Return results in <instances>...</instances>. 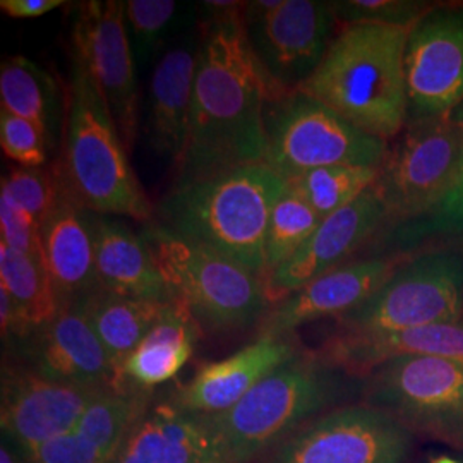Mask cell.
<instances>
[{
    "mask_svg": "<svg viewBox=\"0 0 463 463\" xmlns=\"http://www.w3.org/2000/svg\"><path fill=\"white\" fill-rule=\"evenodd\" d=\"M244 14L208 17L201 30L189 131L175 183L265 162L268 103L288 93L273 83L250 49Z\"/></svg>",
    "mask_w": 463,
    "mask_h": 463,
    "instance_id": "6da1fadb",
    "label": "cell"
},
{
    "mask_svg": "<svg viewBox=\"0 0 463 463\" xmlns=\"http://www.w3.org/2000/svg\"><path fill=\"white\" fill-rule=\"evenodd\" d=\"M285 187V179L266 162L174 183L155 208L153 223L265 279L268 220Z\"/></svg>",
    "mask_w": 463,
    "mask_h": 463,
    "instance_id": "7a4b0ae2",
    "label": "cell"
},
{
    "mask_svg": "<svg viewBox=\"0 0 463 463\" xmlns=\"http://www.w3.org/2000/svg\"><path fill=\"white\" fill-rule=\"evenodd\" d=\"M412 26L352 23L335 34L323 62L298 91L384 141L407 124L405 50Z\"/></svg>",
    "mask_w": 463,
    "mask_h": 463,
    "instance_id": "3957f363",
    "label": "cell"
},
{
    "mask_svg": "<svg viewBox=\"0 0 463 463\" xmlns=\"http://www.w3.org/2000/svg\"><path fill=\"white\" fill-rule=\"evenodd\" d=\"M62 160L69 194L97 215L153 222L155 206L134 174L110 110L83 62L72 55L66 88Z\"/></svg>",
    "mask_w": 463,
    "mask_h": 463,
    "instance_id": "277c9868",
    "label": "cell"
},
{
    "mask_svg": "<svg viewBox=\"0 0 463 463\" xmlns=\"http://www.w3.org/2000/svg\"><path fill=\"white\" fill-rule=\"evenodd\" d=\"M347 374L317 354L300 352L280 365L232 409L210 414L229 463H249L277 447L345 395Z\"/></svg>",
    "mask_w": 463,
    "mask_h": 463,
    "instance_id": "5b68a950",
    "label": "cell"
},
{
    "mask_svg": "<svg viewBox=\"0 0 463 463\" xmlns=\"http://www.w3.org/2000/svg\"><path fill=\"white\" fill-rule=\"evenodd\" d=\"M170 290L204 333L225 335L261 323L265 279L203 244L149 222L141 232Z\"/></svg>",
    "mask_w": 463,
    "mask_h": 463,
    "instance_id": "8992f818",
    "label": "cell"
},
{
    "mask_svg": "<svg viewBox=\"0 0 463 463\" xmlns=\"http://www.w3.org/2000/svg\"><path fill=\"white\" fill-rule=\"evenodd\" d=\"M266 137L265 162L285 181L323 166L381 168L388 158V141L298 90L268 103Z\"/></svg>",
    "mask_w": 463,
    "mask_h": 463,
    "instance_id": "52a82bcc",
    "label": "cell"
},
{
    "mask_svg": "<svg viewBox=\"0 0 463 463\" xmlns=\"http://www.w3.org/2000/svg\"><path fill=\"white\" fill-rule=\"evenodd\" d=\"M463 254L428 252L397 268L380 290L336 317V335H374L460 323Z\"/></svg>",
    "mask_w": 463,
    "mask_h": 463,
    "instance_id": "ba28073f",
    "label": "cell"
},
{
    "mask_svg": "<svg viewBox=\"0 0 463 463\" xmlns=\"http://www.w3.org/2000/svg\"><path fill=\"white\" fill-rule=\"evenodd\" d=\"M365 380V403L414 434L463 449V365L422 355L395 357Z\"/></svg>",
    "mask_w": 463,
    "mask_h": 463,
    "instance_id": "9c48e42d",
    "label": "cell"
},
{
    "mask_svg": "<svg viewBox=\"0 0 463 463\" xmlns=\"http://www.w3.org/2000/svg\"><path fill=\"white\" fill-rule=\"evenodd\" d=\"M462 155L458 117L411 124L374 184L388 216L414 220L432 213L457 185Z\"/></svg>",
    "mask_w": 463,
    "mask_h": 463,
    "instance_id": "30bf717a",
    "label": "cell"
},
{
    "mask_svg": "<svg viewBox=\"0 0 463 463\" xmlns=\"http://www.w3.org/2000/svg\"><path fill=\"white\" fill-rule=\"evenodd\" d=\"M412 430L369 403L333 409L280 441L265 463H407Z\"/></svg>",
    "mask_w": 463,
    "mask_h": 463,
    "instance_id": "8fae6325",
    "label": "cell"
},
{
    "mask_svg": "<svg viewBox=\"0 0 463 463\" xmlns=\"http://www.w3.org/2000/svg\"><path fill=\"white\" fill-rule=\"evenodd\" d=\"M330 2L258 0L248 2L244 23L249 45L266 74L292 93L313 76L335 36Z\"/></svg>",
    "mask_w": 463,
    "mask_h": 463,
    "instance_id": "7c38bea8",
    "label": "cell"
},
{
    "mask_svg": "<svg viewBox=\"0 0 463 463\" xmlns=\"http://www.w3.org/2000/svg\"><path fill=\"white\" fill-rule=\"evenodd\" d=\"M71 38L72 55L93 76L117 133L128 153H133L139 129V99L124 2L91 0L80 4Z\"/></svg>",
    "mask_w": 463,
    "mask_h": 463,
    "instance_id": "4fadbf2b",
    "label": "cell"
},
{
    "mask_svg": "<svg viewBox=\"0 0 463 463\" xmlns=\"http://www.w3.org/2000/svg\"><path fill=\"white\" fill-rule=\"evenodd\" d=\"M407 122L449 116L463 101V13L436 11L417 21L405 50Z\"/></svg>",
    "mask_w": 463,
    "mask_h": 463,
    "instance_id": "5bb4252c",
    "label": "cell"
},
{
    "mask_svg": "<svg viewBox=\"0 0 463 463\" xmlns=\"http://www.w3.org/2000/svg\"><path fill=\"white\" fill-rule=\"evenodd\" d=\"M103 392L49 380L33 369L4 367L2 430L21 453H28L72 430Z\"/></svg>",
    "mask_w": 463,
    "mask_h": 463,
    "instance_id": "9a60e30c",
    "label": "cell"
},
{
    "mask_svg": "<svg viewBox=\"0 0 463 463\" xmlns=\"http://www.w3.org/2000/svg\"><path fill=\"white\" fill-rule=\"evenodd\" d=\"M388 218L374 185L347 208L325 218L311 239L285 265L266 277L268 304L280 302L317 277L342 266Z\"/></svg>",
    "mask_w": 463,
    "mask_h": 463,
    "instance_id": "2e32d148",
    "label": "cell"
},
{
    "mask_svg": "<svg viewBox=\"0 0 463 463\" xmlns=\"http://www.w3.org/2000/svg\"><path fill=\"white\" fill-rule=\"evenodd\" d=\"M32 369L49 380L99 390H126L99 344L83 300L64 306L57 317L26 342Z\"/></svg>",
    "mask_w": 463,
    "mask_h": 463,
    "instance_id": "e0dca14e",
    "label": "cell"
},
{
    "mask_svg": "<svg viewBox=\"0 0 463 463\" xmlns=\"http://www.w3.org/2000/svg\"><path fill=\"white\" fill-rule=\"evenodd\" d=\"M393 266L388 260L371 258L331 269L269 306L260 323V335L287 336L321 317L347 315L380 290L395 271Z\"/></svg>",
    "mask_w": 463,
    "mask_h": 463,
    "instance_id": "ac0fdd59",
    "label": "cell"
},
{
    "mask_svg": "<svg viewBox=\"0 0 463 463\" xmlns=\"http://www.w3.org/2000/svg\"><path fill=\"white\" fill-rule=\"evenodd\" d=\"M292 335H260L229 357L204 364L172 398V405L187 414H220L300 354Z\"/></svg>",
    "mask_w": 463,
    "mask_h": 463,
    "instance_id": "d6986e66",
    "label": "cell"
},
{
    "mask_svg": "<svg viewBox=\"0 0 463 463\" xmlns=\"http://www.w3.org/2000/svg\"><path fill=\"white\" fill-rule=\"evenodd\" d=\"M105 463H229L210 415L149 405Z\"/></svg>",
    "mask_w": 463,
    "mask_h": 463,
    "instance_id": "ffe728a7",
    "label": "cell"
},
{
    "mask_svg": "<svg viewBox=\"0 0 463 463\" xmlns=\"http://www.w3.org/2000/svg\"><path fill=\"white\" fill-rule=\"evenodd\" d=\"M95 216L66 189L42 223V246L61 307L90 298L99 288L95 256Z\"/></svg>",
    "mask_w": 463,
    "mask_h": 463,
    "instance_id": "44dd1931",
    "label": "cell"
},
{
    "mask_svg": "<svg viewBox=\"0 0 463 463\" xmlns=\"http://www.w3.org/2000/svg\"><path fill=\"white\" fill-rule=\"evenodd\" d=\"M317 355L355 378H365L378 365L403 355L436 357L463 365V323L374 335H333Z\"/></svg>",
    "mask_w": 463,
    "mask_h": 463,
    "instance_id": "7402d4cb",
    "label": "cell"
},
{
    "mask_svg": "<svg viewBox=\"0 0 463 463\" xmlns=\"http://www.w3.org/2000/svg\"><path fill=\"white\" fill-rule=\"evenodd\" d=\"M201 34L166 49L156 61L149 81L148 128L151 145L160 156L175 165L183 156L194 80L198 69Z\"/></svg>",
    "mask_w": 463,
    "mask_h": 463,
    "instance_id": "603a6c76",
    "label": "cell"
},
{
    "mask_svg": "<svg viewBox=\"0 0 463 463\" xmlns=\"http://www.w3.org/2000/svg\"><path fill=\"white\" fill-rule=\"evenodd\" d=\"M95 256L99 288L122 298L174 302L146 241L116 220L95 216Z\"/></svg>",
    "mask_w": 463,
    "mask_h": 463,
    "instance_id": "cb8c5ba5",
    "label": "cell"
},
{
    "mask_svg": "<svg viewBox=\"0 0 463 463\" xmlns=\"http://www.w3.org/2000/svg\"><path fill=\"white\" fill-rule=\"evenodd\" d=\"M201 328L179 302H168L148 335L120 369L122 383L148 392L174 380L194 354Z\"/></svg>",
    "mask_w": 463,
    "mask_h": 463,
    "instance_id": "d4e9b609",
    "label": "cell"
},
{
    "mask_svg": "<svg viewBox=\"0 0 463 463\" xmlns=\"http://www.w3.org/2000/svg\"><path fill=\"white\" fill-rule=\"evenodd\" d=\"M2 112L23 117L47 136L50 148L61 126L62 91L45 67L24 55L5 57L0 64Z\"/></svg>",
    "mask_w": 463,
    "mask_h": 463,
    "instance_id": "484cf974",
    "label": "cell"
},
{
    "mask_svg": "<svg viewBox=\"0 0 463 463\" xmlns=\"http://www.w3.org/2000/svg\"><path fill=\"white\" fill-rule=\"evenodd\" d=\"M83 304L88 321L118 376L126 359L156 325L166 306L151 300L122 298L103 288L84 298Z\"/></svg>",
    "mask_w": 463,
    "mask_h": 463,
    "instance_id": "4316f807",
    "label": "cell"
},
{
    "mask_svg": "<svg viewBox=\"0 0 463 463\" xmlns=\"http://www.w3.org/2000/svg\"><path fill=\"white\" fill-rule=\"evenodd\" d=\"M0 287L5 288L34 333L61 313L47 266L0 242Z\"/></svg>",
    "mask_w": 463,
    "mask_h": 463,
    "instance_id": "83f0119b",
    "label": "cell"
},
{
    "mask_svg": "<svg viewBox=\"0 0 463 463\" xmlns=\"http://www.w3.org/2000/svg\"><path fill=\"white\" fill-rule=\"evenodd\" d=\"M148 409L145 390H107L90 403L72 430L109 460Z\"/></svg>",
    "mask_w": 463,
    "mask_h": 463,
    "instance_id": "f1b7e54d",
    "label": "cell"
},
{
    "mask_svg": "<svg viewBox=\"0 0 463 463\" xmlns=\"http://www.w3.org/2000/svg\"><path fill=\"white\" fill-rule=\"evenodd\" d=\"M380 170L373 166H323L304 172L285 183L325 220L347 208L373 187L378 181Z\"/></svg>",
    "mask_w": 463,
    "mask_h": 463,
    "instance_id": "f546056e",
    "label": "cell"
},
{
    "mask_svg": "<svg viewBox=\"0 0 463 463\" xmlns=\"http://www.w3.org/2000/svg\"><path fill=\"white\" fill-rule=\"evenodd\" d=\"M321 222L323 218L287 185L273 204L268 220L265 280L269 273L285 265L311 239Z\"/></svg>",
    "mask_w": 463,
    "mask_h": 463,
    "instance_id": "4dcf8cb0",
    "label": "cell"
},
{
    "mask_svg": "<svg viewBox=\"0 0 463 463\" xmlns=\"http://www.w3.org/2000/svg\"><path fill=\"white\" fill-rule=\"evenodd\" d=\"M181 5L174 0H128L124 2L126 26L136 66H146L164 49Z\"/></svg>",
    "mask_w": 463,
    "mask_h": 463,
    "instance_id": "1f68e13d",
    "label": "cell"
},
{
    "mask_svg": "<svg viewBox=\"0 0 463 463\" xmlns=\"http://www.w3.org/2000/svg\"><path fill=\"white\" fill-rule=\"evenodd\" d=\"M0 191L7 193L23 210L43 223L64 196L66 185L57 164L50 168L16 166L2 177Z\"/></svg>",
    "mask_w": 463,
    "mask_h": 463,
    "instance_id": "d6a6232c",
    "label": "cell"
},
{
    "mask_svg": "<svg viewBox=\"0 0 463 463\" xmlns=\"http://www.w3.org/2000/svg\"><path fill=\"white\" fill-rule=\"evenodd\" d=\"M0 146L7 158L19 166H45L50 149L43 131L23 117L0 110Z\"/></svg>",
    "mask_w": 463,
    "mask_h": 463,
    "instance_id": "836d02e7",
    "label": "cell"
},
{
    "mask_svg": "<svg viewBox=\"0 0 463 463\" xmlns=\"http://www.w3.org/2000/svg\"><path fill=\"white\" fill-rule=\"evenodd\" d=\"M335 16L352 23H384L398 26H414L428 13L419 2L405 0H345L331 2Z\"/></svg>",
    "mask_w": 463,
    "mask_h": 463,
    "instance_id": "e575fe53",
    "label": "cell"
},
{
    "mask_svg": "<svg viewBox=\"0 0 463 463\" xmlns=\"http://www.w3.org/2000/svg\"><path fill=\"white\" fill-rule=\"evenodd\" d=\"M0 233L2 244L45 265L42 223L4 191H0Z\"/></svg>",
    "mask_w": 463,
    "mask_h": 463,
    "instance_id": "d590c367",
    "label": "cell"
},
{
    "mask_svg": "<svg viewBox=\"0 0 463 463\" xmlns=\"http://www.w3.org/2000/svg\"><path fill=\"white\" fill-rule=\"evenodd\" d=\"M28 463H105L107 460L80 434L71 430L47 443L21 453Z\"/></svg>",
    "mask_w": 463,
    "mask_h": 463,
    "instance_id": "8d00e7d4",
    "label": "cell"
},
{
    "mask_svg": "<svg viewBox=\"0 0 463 463\" xmlns=\"http://www.w3.org/2000/svg\"><path fill=\"white\" fill-rule=\"evenodd\" d=\"M463 129V112L460 114ZM428 232H457L463 233V155L462 168L457 185L448 194L447 199L430 213V220L422 225Z\"/></svg>",
    "mask_w": 463,
    "mask_h": 463,
    "instance_id": "74e56055",
    "label": "cell"
},
{
    "mask_svg": "<svg viewBox=\"0 0 463 463\" xmlns=\"http://www.w3.org/2000/svg\"><path fill=\"white\" fill-rule=\"evenodd\" d=\"M64 5L62 0H2L0 11L13 19L45 16Z\"/></svg>",
    "mask_w": 463,
    "mask_h": 463,
    "instance_id": "f35d334b",
    "label": "cell"
},
{
    "mask_svg": "<svg viewBox=\"0 0 463 463\" xmlns=\"http://www.w3.org/2000/svg\"><path fill=\"white\" fill-rule=\"evenodd\" d=\"M460 323H463V309H462V317H460Z\"/></svg>",
    "mask_w": 463,
    "mask_h": 463,
    "instance_id": "ab89813d",
    "label": "cell"
}]
</instances>
